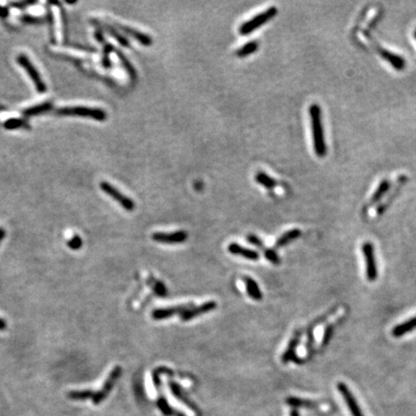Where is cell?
<instances>
[{"label": "cell", "mask_w": 416, "mask_h": 416, "mask_svg": "<svg viewBox=\"0 0 416 416\" xmlns=\"http://www.w3.org/2000/svg\"><path fill=\"white\" fill-rule=\"evenodd\" d=\"M99 186L101 190L103 191L105 194H107L108 196H110L113 200L118 202L119 205L126 211H133L135 209V203L133 202V200H131L130 198L126 197L125 195H123L120 191L115 188L109 182L102 181L99 184Z\"/></svg>", "instance_id": "cell-5"}, {"label": "cell", "mask_w": 416, "mask_h": 416, "mask_svg": "<svg viewBox=\"0 0 416 416\" xmlns=\"http://www.w3.org/2000/svg\"><path fill=\"white\" fill-rule=\"evenodd\" d=\"M24 125H25V121H24V119H8V120H6V121H5V123H4V127H5L6 129H10V130H13V129H17V128H20V127H23Z\"/></svg>", "instance_id": "cell-25"}, {"label": "cell", "mask_w": 416, "mask_h": 416, "mask_svg": "<svg viewBox=\"0 0 416 416\" xmlns=\"http://www.w3.org/2000/svg\"><path fill=\"white\" fill-rule=\"evenodd\" d=\"M68 246L72 250H79L82 247V239L79 235H74L72 239L68 241Z\"/></svg>", "instance_id": "cell-29"}, {"label": "cell", "mask_w": 416, "mask_h": 416, "mask_svg": "<svg viewBox=\"0 0 416 416\" xmlns=\"http://www.w3.org/2000/svg\"><path fill=\"white\" fill-rule=\"evenodd\" d=\"M367 40L373 45L375 50L378 52V54L380 55L382 59L388 62L393 68H395L397 71H403L404 70V67H405V61L402 56H399V55L393 53L391 51L380 47L379 44H377L372 39V37L367 36Z\"/></svg>", "instance_id": "cell-7"}, {"label": "cell", "mask_w": 416, "mask_h": 416, "mask_svg": "<svg viewBox=\"0 0 416 416\" xmlns=\"http://www.w3.org/2000/svg\"><path fill=\"white\" fill-rule=\"evenodd\" d=\"M217 308V303L214 301H209L206 303H203L199 307H191L189 309L184 310L180 314V319L183 322L190 321L198 316H201L202 314L208 313Z\"/></svg>", "instance_id": "cell-9"}, {"label": "cell", "mask_w": 416, "mask_h": 416, "mask_svg": "<svg viewBox=\"0 0 416 416\" xmlns=\"http://www.w3.org/2000/svg\"><path fill=\"white\" fill-rule=\"evenodd\" d=\"M95 38H96V40L98 41V42H100V43H104V38L102 36V34H101V32H96L95 33Z\"/></svg>", "instance_id": "cell-35"}, {"label": "cell", "mask_w": 416, "mask_h": 416, "mask_svg": "<svg viewBox=\"0 0 416 416\" xmlns=\"http://www.w3.org/2000/svg\"><path fill=\"white\" fill-rule=\"evenodd\" d=\"M247 241L251 245H254L255 247H258V248H263V246H264V243H263L261 239L258 236H256V235H254V234L248 235Z\"/></svg>", "instance_id": "cell-30"}, {"label": "cell", "mask_w": 416, "mask_h": 416, "mask_svg": "<svg viewBox=\"0 0 416 416\" xmlns=\"http://www.w3.org/2000/svg\"><path fill=\"white\" fill-rule=\"evenodd\" d=\"M6 328H7L6 322L0 318V331H4V330H6Z\"/></svg>", "instance_id": "cell-36"}, {"label": "cell", "mask_w": 416, "mask_h": 416, "mask_svg": "<svg viewBox=\"0 0 416 416\" xmlns=\"http://www.w3.org/2000/svg\"><path fill=\"white\" fill-rule=\"evenodd\" d=\"M153 240L163 244H180L187 240L188 233L185 230H179L173 233L155 232L153 234Z\"/></svg>", "instance_id": "cell-11"}, {"label": "cell", "mask_w": 416, "mask_h": 416, "mask_svg": "<svg viewBox=\"0 0 416 416\" xmlns=\"http://www.w3.org/2000/svg\"><path fill=\"white\" fill-rule=\"evenodd\" d=\"M416 328V317H413L407 321L404 322L393 329L392 334L395 337L403 336L405 333H410Z\"/></svg>", "instance_id": "cell-18"}, {"label": "cell", "mask_w": 416, "mask_h": 416, "mask_svg": "<svg viewBox=\"0 0 416 416\" xmlns=\"http://www.w3.org/2000/svg\"><path fill=\"white\" fill-rule=\"evenodd\" d=\"M23 21L26 22V23H28V24H31V23H38V22H40V20H38V19H34V18H31V17H24V18H23Z\"/></svg>", "instance_id": "cell-33"}, {"label": "cell", "mask_w": 416, "mask_h": 416, "mask_svg": "<svg viewBox=\"0 0 416 416\" xmlns=\"http://www.w3.org/2000/svg\"><path fill=\"white\" fill-rule=\"evenodd\" d=\"M300 342V334L296 333L292 339L290 340L287 350L285 352V354L283 355V361L285 363H288L290 361H296V363H303L302 359H300L299 357L296 356V349H297L298 344Z\"/></svg>", "instance_id": "cell-15"}, {"label": "cell", "mask_w": 416, "mask_h": 416, "mask_svg": "<svg viewBox=\"0 0 416 416\" xmlns=\"http://www.w3.org/2000/svg\"><path fill=\"white\" fill-rule=\"evenodd\" d=\"M264 256L266 257V259L268 261L273 263L274 265H279L281 263V258L278 255V253L275 252V250H272V249H266L264 250Z\"/></svg>", "instance_id": "cell-26"}, {"label": "cell", "mask_w": 416, "mask_h": 416, "mask_svg": "<svg viewBox=\"0 0 416 416\" xmlns=\"http://www.w3.org/2000/svg\"><path fill=\"white\" fill-rule=\"evenodd\" d=\"M67 3H68V4H75V3H76V1H67Z\"/></svg>", "instance_id": "cell-38"}, {"label": "cell", "mask_w": 416, "mask_h": 416, "mask_svg": "<svg viewBox=\"0 0 416 416\" xmlns=\"http://www.w3.org/2000/svg\"><path fill=\"white\" fill-rule=\"evenodd\" d=\"M279 10L275 6H271L265 11L257 14L256 16L252 17L249 21L243 23L239 27V33L242 36L250 35L252 32H254L256 29L261 27L262 25L270 22L273 18L278 15Z\"/></svg>", "instance_id": "cell-2"}, {"label": "cell", "mask_w": 416, "mask_h": 416, "mask_svg": "<svg viewBox=\"0 0 416 416\" xmlns=\"http://www.w3.org/2000/svg\"><path fill=\"white\" fill-rule=\"evenodd\" d=\"M302 234L301 230L298 228H294L291 230H288L287 232H285L281 237L279 238L274 244V248H282L284 246H286L287 244L291 243L292 241L296 240L297 238L300 237Z\"/></svg>", "instance_id": "cell-17"}, {"label": "cell", "mask_w": 416, "mask_h": 416, "mask_svg": "<svg viewBox=\"0 0 416 416\" xmlns=\"http://www.w3.org/2000/svg\"><path fill=\"white\" fill-rule=\"evenodd\" d=\"M255 181L268 190H273L274 187L278 186V182L264 172H258L255 175Z\"/></svg>", "instance_id": "cell-21"}, {"label": "cell", "mask_w": 416, "mask_h": 416, "mask_svg": "<svg viewBox=\"0 0 416 416\" xmlns=\"http://www.w3.org/2000/svg\"><path fill=\"white\" fill-rule=\"evenodd\" d=\"M227 250L233 254V255H237V256H242L246 259L249 260H258L259 259V253L255 250H250V249H246L243 246L239 245L237 243H231L228 245L227 247Z\"/></svg>", "instance_id": "cell-14"}, {"label": "cell", "mask_w": 416, "mask_h": 416, "mask_svg": "<svg viewBox=\"0 0 416 416\" xmlns=\"http://www.w3.org/2000/svg\"><path fill=\"white\" fill-rule=\"evenodd\" d=\"M154 291L158 297H166L168 295V290L165 285L162 282L156 281L154 284Z\"/></svg>", "instance_id": "cell-27"}, {"label": "cell", "mask_w": 416, "mask_h": 416, "mask_svg": "<svg viewBox=\"0 0 416 416\" xmlns=\"http://www.w3.org/2000/svg\"><path fill=\"white\" fill-rule=\"evenodd\" d=\"M97 25L99 26V27H101L102 28V30H104L105 32H107L108 34H110L111 36L113 37V38H115L118 42H119V45H121L122 47H124V48H128L129 47V42H128V40L127 39H125L124 37L122 36L121 34H119V32L114 28V27H112V26H110V25H108V24H97Z\"/></svg>", "instance_id": "cell-20"}, {"label": "cell", "mask_w": 416, "mask_h": 416, "mask_svg": "<svg viewBox=\"0 0 416 416\" xmlns=\"http://www.w3.org/2000/svg\"><path fill=\"white\" fill-rule=\"evenodd\" d=\"M56 113L61 116H74L103 121L107 119V114L102 109L97 108L84 107V106H72V107L60 108Z\"/></svg>", "instance_id": "cell-3"}, {"label": "cell", "mask_w": 416, "mask_h": 416, "mask_svg": "<svg viewBox=\"0 0 416 416\" xmlns=\"http://www.w3.org/2000/svg\"><path fill=\"white\" fill-rule=\"evenodd\" d=\"M37 1H21V2H13V3H11V5L13 7L18 8V9H24L26 6L33 5Z\"/></svg>", "instance_id": "cell-32"}, {"label": "cell", "mask_w": 416, "mask_h": 416, "mask_svg": "<svg viewBox=\"0 0 416 416\" xmlns=\"http://www.w3.org/2000/svg\"><path fill=\"white\" fill-rule=\"evenodd\" d=\"M113 50H115V49H114L113 46L111 44L105 45L104 49H103V58H102V65L105 68H110L111 67V62H110V59H109V55H110V53Z\"/></svg>", "instance_id": "cell-28"}, {"label": "cell", "mask_w": 416, "mask_h": 416, "mask_svg": "<svg viewBox=\"0 0 416 416\" xmlns=\"http://www.w3.org/2000/svg\"><path fill=\"white\" fill-rule=\"evenodd\" d=\"M414 38H415V40H416V29H415V31H414Z\"/></svg>", "instance_id": "cell-39"}, {"label": "cell", "mask_w": 416, "mask_h": 416, "mask_svg": "<svg viewBox=\"0 0 416 416\" xmlns=\"http://www.w3.org/2000/svg\"><path fill=\"white\" fill-rule=\"evenodd\" d=\"M115 51H116V53H117V55L119 57L120 64L122 65V67L124 68V70L128 73V75L130 76L131 79L132 80H135L136 77H137V72L135 71V68L133 67V65L129 62V60L127 59L119 50L116 49Z\"/></svg>", "instance_id": "cell-23"}, {"label": "cell", "mask_w": 416, "mask_h": 416, "mask_svg": "<svg viewBox=\"0 0 416 416\" xmlns=\"http://www.w3.org/2000/svg\"><path fill=\"white\" fill-rule=\"evenodd\" d=\"M120 374H121V367L119 366L114 367V369L111 371L110 375L108 376L107 380H105L102 389L98 391L92 390V396L90 400H92L93 404H100L107 397L110 391L112 390V388L114 387V384L119 379Z\"/></svg>", "instance_id": "cell-4"}, {"label": "cell", "mask_w": 416, "mask_h": 416, "mask_svg": "<svg viewBox=\"0 0 416 416\" xmlns=\"http://www.w3.org/2000/svg\"><path fill=\"white\" fill-rule=\"evenodd\" d=\"M17 60H18L19 65L24 68L25 72H27V74L29 75V77L32 79L33 83L36 87L37 91L39 93H45L47 91V86H46L45 82L43 81L40 73L37 71L34 65L30 62V60L28 59L24 54L19 55Z\"/></svg>", "instance_id": "cell-6"}, {"label": "cell", "mask_w": 416, "mask_h": 416, "mask_svg": "<svg viewBox=\"0 0 416 416\" xmlns=\"http://www.w3.org/2000/svg\"><path fill=\"white\" fill-rule=\"evenodd\" d=\"M8 14H9V12H8V10L6 8L0 6V17L1 18H6L8 16Z\"/></svg>", "instance_id": "cell-34"}, {"label": "cell", "mask_w": 416, "mask_h": 416, "mask_svg": "<svg viewBox=\"0 0 416 416\" xmlns=\"http://www.w3.org/2000/svg\"><path fill=\"white\" fill-rule=\"evenodd\" d=\"M332 335H333V327L329 326L327 327L324 336H323V341H322V346H326L330 342V340L332 339Z\"/></svg>", "instance_id": "cell-31"}, {"label": "cell", "mask_w": 416, "mask_h": 416, "mask_svg": "<svg viewBox=\"0 0 416 416\" xmlns=\"http://www.w3.org/2000/svg\"><path fill=\"white\" fill-rule=\"evenodd\" d=\"M337 389L342 395L343 399H344L345 403L348 405L351 413L353 416H364L363 412L361 411L359 405L357 404V400L355 398V396L353 395V393L351 392V390L348 388V386L343 383V382H338L337 383Z\"/></svg>", "instance_id": "cell-10"}, {"label": "cell", "mask_w": 416, "mask_h": 416, "mask_svg": "<svg viewBox=\"0 0 416 416\" xmlns=\"http://www.w3.org/2000/svg\"><path fill=\"white\" fill-rule=\"evenodd\" d=\"M51 108H52L51 102H45V103H42V104H38V105H35L33 107H29L25 109L24 111V116H26V117L35 116V115H38V114H41V113L49 111Z\"/></svg>", "instance_id": "cell-24"}, {"label": "cell", "mask_w": 416, "mask_h": 416, "mask_svg": "<svg viewBox=\"0 0 416 416\" xmlns=\"http://www.w3.org/2000/svg\"><path fill=\"white\" fill-rule=\"evenodd\" d=\"M115 24L119 27V29L123 33H125L128 36L132 37L134 40H136L137 42H139L140 44H142L145 47H150V46L153 45L154 40H153V38L150 36V35H148L146 33H143L140 30L135 29L133 27H129V26H126V25H122V24H118V23L117 24L115 23Z\"/></svg>", "instance_id": "cell-13"}, {"label": "cell", "mask_w": 416, "mask_h": 416, "mask_svg": "<svg viewBox=\"0 0 416 416\" xmlns=\"http://www.w3.org/2000/svg\"><path fill=\"white\" fill-rule=\"evenodd\" d=\"M193 304H188V305H181V306H177V307H172V308H165V309H155L152 312V318L154 320H165L168 318L173 317L176 314H181L184 310L189 309L191 307H193Z\"/></svg>", "instance_id": "cell-12"}, {"label": "cell", "mask_w": 416, "mask_h": 416, "mask_svg": "<svg viewBox=\"0 0 416 416\" xmlns=\"http://www.w3.org/2000/svg\"><path fill=\"white\" fill-rule=\"evenodd\" d=\"M363 255L366 262V275L369 282H374L378 278V269L375 260L374 248L371 243H365L362 246Z\"/></svg>", "instance_id": "cell-8"}, {"label": "cell", "mask_w": 416, "mask_h": 416, "mask_svg": "<svg viewBox=\"0 0 416 416\" xmlns=\"http://www.w3.org/2000/svg\"><path fill=\"white\" fill-rule=\"evenodd\" d=\"M5 237V229L3 227H0V243Z\"/></svg>", "instance_id": "cell-37"}, {"label": "cell", "mask_w": 416, "mask_h": 416, "mask_svg": "<svg viewBox=\"0 0 416 416\" xmlns=\"http://www.w3.org/2000/svg\"><path fill=\"white\" fill-rule=\"evenodd\" d=\"M243 281H244L245 286H246V290H247L248 296L250 299L254 300V301H261L263 294H262L261 290L257 285V283L250 276H245L243 279Z\"/></svg>", "instance_id": "cell-16"}, {"label": "cell", "mask_w": 416, "mask_h": 416, "mask_svg": "<svg viewBox=\"0 0 416 416\" xmlns=\"http://www.w3.org/2000/svg\"><path fill=\"white\" fill-rule=\"evenodd\" d=\"M390 188V182L387 179L382 180L379 185V187L377 188V190L375 191L374 195L371 198V202L370 204H374L380 201V199L387 193V191L389 190Z\"/></svg>", "instance_id": "cell-22"}, {"label": "cell", "mask_w": 416, "mask_h": 416, "mask_svg": "<svg viewBox=\"0 0 416 416\" xmlns=\"http://www.w3.org/2000/svg\"><path fill=\"white\" fill-rule=\"evenodd\" d=\"M309 117L311 123L312 142L314 153L318 157L323 158L327 155V144L325 132L322 123L321 107L317 103H313L309 107Z\"/></svg>", "instance_id": "cell-1"}, {"label": "cell", "mask_w": 416, "mask_h": 416, "mask_svg": "<svg viewBox=\"0 0 416 416\" xmlns=\"http://www.w3.org/2000/svg\"><path fill=\"white\" fill-rule=\"evenodd\" d=\"M259 48V44L257 41H250L243 45L240 48H238L235 52V55L238 58H245L250 56V54L256 52Z\"/></svg>", "instance_id": "cell-19"}]
</instances>
